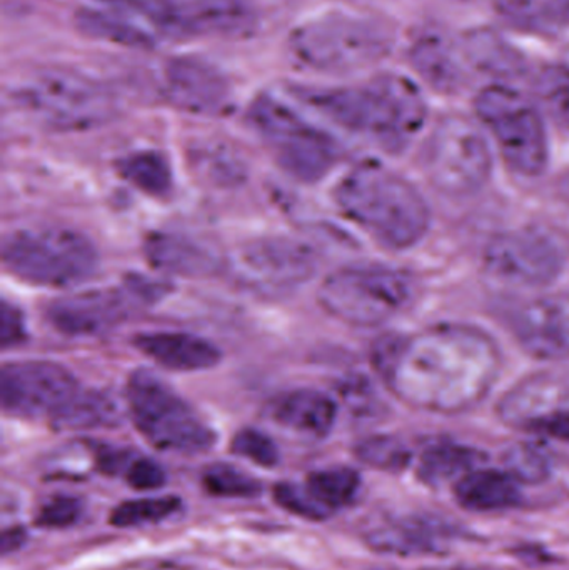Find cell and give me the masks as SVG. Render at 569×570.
Segmentation results:
<instances>
[{"instance_id": "1", "label": "cell", "mask_w": 569, "mask_h": 570, "mask_svg": "<svg viewBox=\"0 0 569 570\" xmlns=\"http://www.w3.org/2000/svg\"><path fill=\"white\" fill-rule=\"evenodd\" d=\"M374 364L391 391L416 409L458 414L487 397L501 357L490 335L470 325H438L380 342Z\"/></svg>"}, {"instance_id": "2", "label": "cell", "mask_w": 569, "mask_h": 570, "mask_svg": "<svg viewBox=\"0 0 569 570\" xmlns=\"http://www.w3.org/2000/svg\"><path fill=\"white\" fill-rule=\"evenodd\" d=\"M311 109L337 126L401 149L426 122L428 106L420 87L401 73H381L363 86L293 89Z\"/></svg>"}, {"instance_id": "3", "label": "cell", "mask_w": 569, "mask_h": 570, "mask_svg": "<svg viewBox=\"0 0 569 570\" xmlns=\"http://www.w3.org/2000/svg\"><path fill=\"white\" fill-rule=\"evenodd\" d=\"M337 206L361 229L391 249H408L430 227L426 200L398 174L380 164H363L337 184Z\"/></svg>"}, {"instance_id": "4", "label": "cell", "mask_w": 569, "mask_h": 570, "mask_svg": "<svg viewBox=\"0 0 569 570\" xmlns=\"http://www.w3.org/2000/svg\"><path fill=\"white\" fill-rule=\"evenodd\" d=\"M393 46V30L386 23L346 10L311 17L287 39L294 62L320 73L360 72L383 62Z\"/></svg>"}, {"instance_id": "5", "label": "cell", "mask_w": 569, "mask_h": 570, "mask_svg": "<svg viewBox=\"0 0 569 570\" xmlns=\"http://www.w3.org/2000/svg\"><path fill=\"white\" fill-rule=\"evenodd\" d=\"M16 102L60 132L106 126L119 116V99L104 80L72 67H42L16 87Z\"/></svg>"}, {"instance_id": "6", "label": "cell", "mask_w": 569, "mask_h": 570, "mask_svg": "<svg viewBox=\"0 0 569 570\" xmlns=\"http://www.w3.org/2000/svg\"><path fill=\"white\" fill-rule=\"evenodd\" d=\"M247 120L279 166L303 183L323 179L340 159L336 140L276 96H257Z\"/></svg>"}, {"instance_id": "7", "label": "cell", "mask_w": 569, "mask_h": 570, "mask_svg": "<svg viewBox=\"0 0 569 570\" xmlns=\"http://www.w3.org/2000/svg\"><path fill=\"white\" fill-rule=\"evenodd\" d=\"M126 399L134 424L159 451L196 455L216 444L213 428L153 372H134Z\"/></svg>"}, {"instance_id": "8", "label": "cell", "mask_w": 569, "mask_h": 570, "mask_svg": "<svg viewBox=\"0 0 569 570\" xmlns=\"http://www.w3.org/2000/svg\"><path fill=\"white\" fill-rule=\"evenodd\" d=\"M6 269L20 281L46 287L86 283L99 256L84 234L70 229L17 230L2 244Z\"/></svg>"}, {"instance_id": "9", "label": "cell", "mask_w": 569, "mask_h": 570, "mask_svg": "<svg viewBox=\"0 0 569 570\" xmlns=\"http://www.w3.org/2000/svg\"><path fill=\"white\" fill-rule=\"evenodd\" d=\"M170 39L249 36L259 23L257 0H109Z\"/></svg>"}, {"instance_id": "10", "label": "cell", "mask_w": 569, "mask_h": 570, "mask_svg": "<svg viewBox=\"0 0 569 570\" xmlns=\"http://www.w3.org/2000/svg\"><path fill=\"white\" fill-rule=\"evenodd\" d=\"M474 109L504 163L521 176H538L548 163V137L538 107L511 83L484 87Z\"/></svg>"}, {"instance_id": "11", "label": "cell", "mask_w": 569, "mask_h": 570, "mask_svg": "<svg viewBox=\"0 0 569 570\" xmlns=\"http://www.w3.org/2000/svg\"><path fill=\"white\" fill-rule=\"evenodd\" d=\"M414 285L398 271L376 266L344 267L326 277L320 302L331 315L351 325L373 327L408 307Z\"/></svg>"}, {"instance_id": "12", "label": "cell", "mask_w": 569, "mask_h": 570, "mask_svg": "<svg viewBox=\"0 0 569 570\" xmlns=\"http://www.w3.org/2000/svg\"><path fill=\"white\" fill-rule=\"evenodd\" d=\"M423 169L440 193L448 196L477 193L491 173L487 137L468 117H443L424 144Z\"/></svg>"}, {"instance_id": "13", "label": "cell", "mask_w": 569, "mask_h": 570, "mask_svg": "<svg viewBox=\"0 0 569 570\" xmlns=\"http://www.w3.org/2000/svg\"><path fill=\"white\" fill-rule=\"evenodd\" d=\"M317 261L306 244L286 237H264L243 244L224 269L234 283L261 295H284L316 273Z\"/></svg>"}, {"instance_id": "14", "label": "cell", "mask_w": 569, "mask_h": 570, "mask_svg": "<svg viewBox=\"0 0 569 570\" xmlns=\"http://www.w3.org/2000/svg\"><path fill=\"white\" fill-rule=\"evenodd\" d=\"M82 391L72 372L56 362H9L0 375L3 411L17 417L56 424Z\"/></svg>"}, {"instance_id": "15", "label": "cell", "mask_w": 569, "mask_h": 570, "mask_svg": "<svg viewBox=\"0 0 569 570\" xmlns=\"http://www.w3.org/2000/svg\"><path fill=\"white\" fill-rule=\"evenodd\" d=\"M159 284L133 279L124 287L80 292L52 302L50 324L69 337H96L122 324L139 304L160 297Z\"/></svg>"}, {"instance_id": "16", "label": "cell", "mask_w": 569, "mask_h": 570, "mask_svg": "<svg viewBox=\"0 0 569 570\" xmlns=\"http://www.w3.org/2000/svg\"><path fill=\"white\" fill-rule=\"evenodd\" d=\"M484 264L488 273L503 283L540 287L560 276L565 254L550 234L540 229H517L488 243Z\"/></svg>"}, {"instance_id": "17", "label": "cell", "mask_w": 569, "mask_h": 570, "mask_svg": "<svg viewBox=\"0 0 569 570\" xmlns=\"http://www.w3.org/2000/svg\"><path fill=\"white\" fill-rule=\"evenodd\" d=\"M159 90L167 104L196 116H223L234 102L227 73L199 56H174L164 60Z\"/></svg>"}, {"instance_id": "18", "label": "cell", "mask_w": 569, "mask_h": 570, "mask_svg": "<svg viewBox=\"0 0 569 570\" xmlns=\"http://www.w3.org/2000/svg\"><path fill=\"white\" fill-rule=\"evenodd\" d=\"M511 331L521 347L543 361L569 357V294L540 295L511 315Z\"/></svg>"}, {"instance_id": "19", "label": "cell", "mask_w": 569, "mask_h": 570, "mask_svg": "<svg viewBox=\"0 0 569 570\" xmlns=\"http://www.w3.org/2000/svg\"><path fill=\"white\" fill-rule=\"evenodd\" d=\"M410 62L414 72L438 92H458L470 79L471 69L461 43L438 30H428L413 40Z\"/></svg>"}, {"instance_id": "20", "label": "cell", "mask_w": 569, "mask_h": 570, "mask_svg": "<svg viewBox=\"0 0 569 570\" xmlns=\"http://www.w3.org/2000/svg\"><path fill=\"white\" fill-rule=\"evenodd\" d=\"M448 535L450 529L434 519L411 518L374 525L366 532L364 541L377 554L421 558L444 554Z\"/></svg>"}, {"instance_id": "21", "label": "cell", "mask_w": 569, "mask_h": 570, "mask_svg": "<svg viewBox=\"0 0 569 570\" xmlns=\"http://www.w3.org/2000/svg\"><path fill=\"white\" fill-rule=\"evenodd\" d=\"M267 415L279 428L310 439H324L336 424L333 399L314 389H296L277 395L267 405Z\"/></svg>"}, {"instance_id": "22", "label": "cell", "mask_w": 569, "mask_h": 570, "mask_svg": "<svg viewBox=\"0 0 569 570\" xmlns=\"http://www.w3.org/2000/svg\"><path fill=\"white\" fill-rule=\"evenodd\" d=\"M147 261L156 269L183 277H206L226 267L223 257L193 237L177 233H157L147 237Z\"/></svg>"}, {"instance_id": "23", "label": "cell", "mask_w": 569, "mask_h": 570, "mask_svg": "<svg viewBox=\"0 0 569 570\" xmlns=\"http://www.w3.org/2000/svg\"><path fill=\"white\" fill-rule=\"evenodd\" d=\"M134 345L150 361L170 371H204L220 361V351L213 342L183 332H147L136 335Z\"/></svg>"}, {"instance_id": "24", "label": "cell", "mask_w": 569, "mask_h": 570, "mask_svg": "<svg viewBox=\"0 0 569 570\" xmlns=\"http://www.w3.org/2000/svg\"><path fill=\"white\" fill-rule=\"evenodd\" d=\"M460 43L470 69L500 80L494 83H511L527 73L523 53L497 30H468Z\"/></svg>"}, {"instance_id": "25", "label": "cell", "mask_w": 569, "mask_h": 570, "mask_svg": "<svg viewBox=\"0 0 569 570\" xmlns=\"http://www.w3.org/2000/svg\"><path fill=\"white\" fill-rule=\"evenodd\" d=\"M77 30L92 40L127 47V49L149 50L157 46V36L150 27L130 13L114 7H80L73 16Z\"/></svg>"}, {"instance_id": "26", "label": "cell", "mask_w": 569, "mask_h": 570, "mask_svg": "<svg viewBox=\"0 0 569 570\" xmlns=\"http://www.w3.org/2000/svg\"><path fill=\"white\" fill-rule=\"evenodd\" d=\"M453 492L458 504L473 512L507 511L521 501L518 482L497 469H473L454 482Z\"/></svg>"}, {"instance_id": "27", "label": "cell", "mask_w": 569, "mask_h": 570, "mask_svg": "<svg viewBox=\"0 0 569 570\" xmlns=\"http://www.w3.org/2000/svg\"><path fill=\"white\" fill-rule=\"evenodd\" d=\"M567 391L560 381L550 375L527 379L510 391L500 402L501 417L511 424H524L530 428L540 419L557 411Z\"/></svg>"}, {"instance_id": "28", "label": "cell", "mask_w": 569, "mask_h": 570, "mask_svg": "<svg viewBox=\"0 0 569 570\" xmlns=\"http://www.w3.org/2000/svg\"><path fill=\"white\" fill-rule=\"evenodd\" d=\"M483 455L463 445L441 444L428 449L420 461L421 481L430 485H441L453 479L463 478L477 469Z\"/></svg>"}, {"instance_id": "29", "label": "cell", "mask_w": 569, "mask_h": 570, "mask_svg": "<svg viewBox=\"0 0 569 570\" xmlns=\"http://www.w3.org/2000/svg\"><path fill=\"white\" fill-rule=\"evenodd\" d=\"M120 176L134 187L154 197H166L173 190V170L164 154L139 150L117 163Z\"/></svg>"}, {"instance_id": "30", "label": "cell", "mask_w": 569, "mask_h": 570, "mask_svg": "<svg viewBox=\"0 0 569 570\" xmlns=\"http://www.w3.org/2000/svg\"><path fill=\"white\" fill-rule=\"evenodd\" d=\"M494 9L511 29L533 36H551L560 20L550 0H494Z\"/></svg>"}, {"instance_id": "31", "label": "cell", "mask_w": 569, "mask_h": 570, "mask_svg": "<svg viewBox=\"0 0 569 570\" xmlns=\"http://www.w3.org/2000/svg\"><path fill=\"white\" fill-rule=\"evenodd\" d=\"M307 491L330 512L346 508L356 498L361 488V478L354 469L331 468L313 472L306 481Z\"/></svg>"}, {"instance_id": "32", "label": "cell", "mask_w": 569, "mask_h": 570, "mask_svg": "<svg viewBox=\"0 0 569 570\" xmlns=\"http://www.w3.org/2000/svg\"><path fill=\"white\" fill-rule=\"evenodd\" d=\"M119 409L109 395L84 389L79 397L53 425L84 431V429L112 428L119 424Z\"/></svg>"}, {"instance_id": "33", "label": "cell", "mask_w": 569, "mask_h": 570, "mask_svg": "<svg viewBox=\"0 0 569 570\" xmlns=\"http://www.w3.org/2000/svg\"><path fill=\"white\" fill-rule=\"evenodd\" d=\"M541 106L558 126L569 129V66L551 63L537 79Z\"/></svg>"}, {"instance_id": "34", "label": "cell", "mask_w": 569, "mask_h": 570, "mask_svg": "<svg viewBox=\"0 0 569 570\" xmlns=\"http://www.w3.org/2000/svg\"><path fill=\"white\" fill-rule=\"evenodd\" d=\"M180 509L177 498H147L122 502L110 514V524L116 528H139L154 524L176 514Z\"/></svg>"}, {"instance_id": "35", "label": "cell", "mask_w": 569, "mask_h": 570, "mask_svg": "<svg viewBox=\"0 0 569 570\" xmlns=\"http://www.w3.org/2000/svg\"><path fill=\"white\" fill-rule=\"evenodd\" d=\"M203 485L216 498L249 499L261 494L259 481L229 464H214L203 474Z\"/></svg>"}, {"instance_id": "36", "label": "cell", "mask_w": 569, "mask_h": 570, "mask_svg": "<svg viewBox=\"0 0 569 570\" xmlns=\"http://www.w3.org/2000/svg\"><path fill=\"white\" fill-rule=\"evenodd\" d=\"M361 462L386 472H400L411 462V452L403 442L387 435L364 439L356 448Z\"/></svg>"}, {"instance_id": "37", "label": "cell", "mask_w": 569, "mask_h": 570, "mask_svg": "<svg viewBox=\"0 0 569 570\" xmlns=\"http://www.w3.org/2000/svg\"><path fill=\"white\" fill-rule=\"evenodd\" d=\"M504 471L518 484L538 485L551 474V464L541 449L531 444H517L504 454Z\"/></svg>"}, {"instance_id": "38", "label": "cell", "mask_w": 569, "mask_h": 570, "mask_svg": "<svg viewBox=\"0 0 569 570\" xmlns=\"http://www.w3.org/2000/svg\"><path fill=\"white\" fill-rule=\"evenodd\" d=\"M233 452L261 468H274L279 462V449L269 435L257 429H243L237 432L233 441Z\"/></svg>"}, {"instance_id": "39", "label": "cell", "mask_w": 569, "mask_h": 570, "mask_svg": "<svg viewBox=\"0 0 569 570\" xmlns=\"http://www.w3.org/2000/svg\"><path fill=\"white\" fill-rule=\"evenodd\" d=\"M274 501L291 514L310 519V521H326L331 518L330 512L311 495L306 485L287 484V482L277 484L274 488Z\"/></svg>"}, {"instance_id": "40", "label": "cell", "mask_w": 569, "mask_h": 570, "mask_svg": "<svg viewBox=\"0 0 569 570\" xmlns=\"http://www.w3.org/2000/svg\"><path fill=\"white\" fill-rule=\"evenodd\" d=\"M82 505L72 495H53L40 505L36 515L37 528L66 529L79 521Z\"/></svg>"}, {"instance_id": "41", "label": "cell", "mask_w": 569, "mask_h": 570, "mask_svg": "<svg viewBox=\"0 0 569 570\" xmlns=\"http://www.w3.org/2000/svg\"><path fill=\"white\" fill-rule=\"evenodd\" d=\"M126 481L136 491H157L166 484V472L153 459H134L127 464Z\"/></svg>"}, {"instance_id": "42", "label": "cell", "mask_w": 569, "mask_h": 570, "mask_svg": "<svg viewBox=\"0 0 569 570\" xmlns=\"http://www.w3.org/2000/svg\"><path fill=\"white\" fill-rule=\"evenodd\" d=\"M0 341H2L3 348L17 347L26 341V322H23L22 312L16 305L9 302H2L0 308Z\"/></svg>"}, {"instance_id": "43", "label": "cell", "mask_w": 569, "mask_h": 570, "mask_svg": "<svg viewBox=\"0 0 569 570\" xmlns=\"http://www.w3.org/2000/svg\"><path fill=\"white\" fill-rule=\"evenodd\" d=\"M533 431L569 442V412L555 411L530 425Z\"/></svg>"}, {"instance_id": "44", "label": "cell", "mask_w": 569, "mask_h": 570, "mask_svg": "<svg viewBox=\"0 0 569 570\" xmlns=\"http://www.w3.org/2000/svg\"><path fill=\"white\" fill-rule=\"evenodd\" d=\"M2 554L9 556L12 552L19 551L23 544L27 542V532L26 529L19 528H9L2 532Z\"/></svg>"}, {"instance_id": "45", "label": "cell", "mask_w": 569, "mask_h": 570, "mask_svg": "<svg viewBox=\"0 0 569 570\" xmlns=\"http://www.w3.org/2000/svg\"><path fill=\"white\" fill-rule=\"evenodd\" d=\"M420 570H491V569L481 568V566L454 564V566H433V568H423Z\"/></svg>"}]
</instances>
